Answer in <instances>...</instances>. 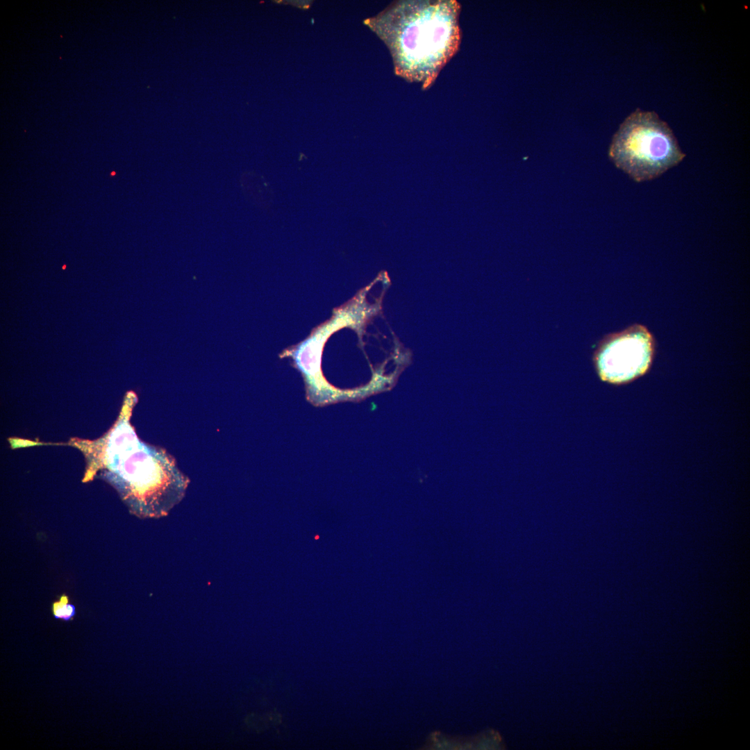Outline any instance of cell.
<instances>
[{"mask_svg":"<svg viewBox=\"0 0 750 750\" xmlns=\"http://www.w3.org/2000/svg\"><path fill=\"white\" fill-rule=\"evenodd\" d=\"M653 352L651 334L644 326L635 324L604 338L595 351L594 362L602 380L624 383L647 370Z\"/></svg>","mask_w":750,"mask_h":750,"instance_id":"cell-4","label":"cell"},{"mask_svg":"<svg viewBox=\"0 0 750 750\" xmlns=\"http://www.w3.org/2000/svg\"><path fill=\"white\" fill-rule=\"evenodd\" d=\"M126 412L101 443L99 476L140 518L166 515L183 498L188 480L165 452L139 440Z\"/></svg>","mask_w":750,"mask_h":750,"instance_id":"cell-2","label":"cell"},{"mask_svg":"<svg viewBox=\"0 0 750 750\" xmlns=\"http://www.w3.org/2000/svg\"><path fill=\"white\" fill-rule=\"evenodd\" d=\"M51 609L54 618L64 621L71 620L76 614L74 605L69 603V597L65 594L52 603Z\"/></svg>","mask_w":750,"mask_h":750,"instance_id":"cell-5","label":"cell"},{"mask_svg":"<svg viewBox=\"0 0 750 750\" xmlns=\"http://www.w3.org/2000/svg\"><path fill=\"white\" fill-rule=\"evenodd\" d=\"M608 155L634 181L655 179L685 157L667 123L654 111L636 109L613 135Z\"/></svg>","mask_w":750,"mask_h":750,"instance_id":"cell-3","label":"cell"},{"mask_svg":"<svg viewBox=\"0 0 750 750\" xmlns=\"http://www.w3.org/2000/svg\"><path fill=\"white\" fill-rule=\"evenodd\" d=\"M460 12L455 0L398 1L365 23L388 47L396 74L427 89L458 50Z\"/></svg>","mask_w":750,"mask_h":750,"instance_id":"cell-1","label":"cell"}]
</instances>
